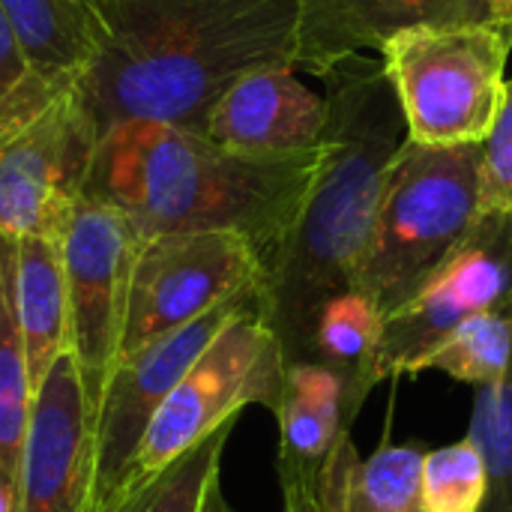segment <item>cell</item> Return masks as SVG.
<instances>
[{"label":"cell","mask_w":512,"mask_h":512,"mask_svg":"<svg viewBox=\"0 0 512 512\" xmlns=\"http://www.w3.org/2000/svg\"><path fill=\"white\" fill-rule=\"evenodd\" d=\"M102 36L75 75L102 138L123 123L204 135L219 96L261 66H294V0H96Z\"/></svg>","instance_id":"obj_1"},{"label":"cell","mask_w":512,"mask_h":512,"mask_svg":"<svg viewBox=\"0 0 512 512\" xmlns=\"http://www.w3.org/2000/svg\"><path fill=\"white\" fill-rule=\"evenodd\" d=\"M324 156L294 228L267 264V321L285 363L306 360L318 309L351 291L363 267L384 177L408 141L381 60L354 54L324 75Z\"/></svg>","instance_id":"obj_2"},{"label":"cell","mask_w":512,"mask_h":512,"mask_svg":"<svg viewBox=\"0 0 512 512\" xmlns=\"http://www.w3.org/2000/svg\"><path fill=\"white\" fill-rule=\"evenodd\" d=\"M324 141L294 153H240L168 123H123L96 144L84 195L126 213L141 240L234 231L264 270L294 228L321 168Z\"/></svg>","instance_id":"obj_3"},{"label":"cell","mask_w":512,"mask_h":512,"mask_svg":"<svg viewBox=\"0 0 512 512\" xmlns=\"http://www.w3.org/2000/svg\"><path fill=\"white\" fill-rule=\"evenodd\" d=\"M483 213V144L405 141L378 201L354 291L387 318L465 243Z\"/></svg>","instance_id":"obj_4"},{"label":"cell","mask_w":512,"mask_h":512,"mask_svg":"<svg viewBox=\"0 0 512 512\" xmlns=\"http://www.w3.org/2000/svg\"><path fill=\"white\" fill-rule=\"evenodd\" d=\"M285 378L282 345L267 321V291L255 297L183 372L147 423L114 492L93 512H120L177 456L237 423L246 405L276 411Z\"/></svg>","instance_id":"obj_5"},{"label":"cell","mask_w":512,"mask_h":512,"mask_svg":"<svg viewBox=\"0 0 512 512\" xmlns=\"http://www.w3.org/2000/svg\"><path fill=\"white\" fill-rule=\"evenodd\" d=\"M512 27L498 21L417 24L378 54L408 138L429 147L483 144L504 102Z\"/></svg>","instance_id":"obj_6"},{"label":"cell","mask_w":512,"mask_h":512,"mask_svg":"<svg viewBox=\"0 0 512 512\" xmlns=\"http://www.w3.org/2000/svg\"><path fill=\"white\" fill-rule=\"evenodd\" d=\"M75 75H27L0 99V234H63L96 153Z\"/></svg>","instance_id":"obj_7"},{"label":"cell","mask_w":512,"mask_h":512,"mask_svg":"<svg viewBox=\"0 0 512 512\" xmlns=\"http://www.w3.org/2000/svg\"><path fill=\"white\" fill-rule=\"evenodd\" d=\"M264 279L258 249L234 231H174L141 240L129 276L120 360Z\"/></svg>","instance_id":"obj_8"},{"label":"cell","mask_w":512,"mask_h":512,"mask_svg":"<svg viewBox=\"0 0 512 512\" xmlns=\"http://www.w3.org/2000/svg\"><path fill=\"white\" fill-rule=\"evenodd\" d=\"M141 237L114 204L81 195L63 234L66 348L75 357L90 411L117 369L126 321L129 276Z\"/></svg>","instance_id":"obj_9"},{"label":"cell","mask_w":512,"mask_h":512,"mask_svg":"<svg viewBox=\"0 0 512 512\" xmlns=\"http://www.w3.org/2000/svg\"><path fill=\"white\" fill-rule=\"evenodd\" d=\"M512 297V210H483L465 243L429 282L384 318L375 381L417 375V366L462 324Z\"/></svg>","instance_id":"obj_10"},{"label":"cell","mask_w":512,"mask_h":512,"mask_svg":"<svg viewBox=\"0 0 512 512\" xmlns=\"http://www.w3.org/2000/svg\"><path fill=\"white\" fill-rule=\"evenodd\" d=\"M264 294V282L252 285L231 300L213 306L201 318L183 324L174 333L150 342L132 357L120 360L93 414V507H102L114 492L129 456L135 453L156 408L183 378V372L201 357V351L219 336V330L237 318L255 297Z\"/></svg>","instance_id":"obj_11"},{"label":"cell","mask_w":512,"mask_h":512,"mask_svg":"<svg viewBox=\"0 0 512 512\" xmlns=\"http://www.w3.org/2000/svg\"><path fill=\"white\" fill-rule=\"evenodd\" d=\"M93 474V411L66 348L33 390L12 512H90Z\"/></svg>","instance_id":"obj_12"},{"label":"cell","mask_w":512,"mask_h":512,"mask_svg":"<svg viewBox=\"0 0 512 512\" xmlns=\"http://www.w3.org/2000/svg\"><path fill=\"white\" fill-rule=\"evenodd\" d=\"M294 69L324 78L336 63L381 51L399 30L417 24L492 21L483 0H294Z\"/></svg>","instance_id":"obj_13"},{"label":"cell","mask_w":512,"mask_h":512,"mask_svg":"<svg viewBox=\"0 0 512 512\" xmlns=\"http://www.w3.org/2000/svg\"><path fill=\"white\" fill-rule=\"evenodd\" d=\"M327 99L294 66H261L237 78L210 108L204 135L240 153H294L321 144Z\"/></svg>","instance_id":"obj_14"},{"label":"cell","mask_w":512,"mask_h":512,"mask_svg":"<svg viewBox=\"0 0 512 512\" xmlns=\"http://www.w3.org/2000/svg\"><path fill=\"white\" fill-rule=\"evenodd\" d=\"M273 414L279 423V483L294 480L318 486L321 471L357 420L348 405L345 381L312 360L285 363Z\"/></svg>","instance_id":"obj_15"},{"label":"cell","mask_w":512,"mask_h":512,"mask_svg":"<svg viewBox=\"0 0 512 512\" xmlns=\"http://www.w3.org/2000/svg\"><path fill=\"white\" fill-rule=\"evenodd\" d=\"M423 459L420 447H381L363 459L348 435L321 471L318 507L321 512H426Z\"/></svg>","instance_id":"obj_16"},{"label":"cell","mask_w":512,"mask_h":512,"mask_svg":"<svg viewBox=\"0 0 512 512\" xmlns=\"http://www.w3.org/2000/svg\"><path fill=\"white\" fill-rule=\"evenodd\" d=\"M15 312L36 390L66 351V282L57 237H15Z\"/></svg>","instance_id":"obj_17"},{"label":"cell","mask_w":512,"mask_h":512,"mask_svg":"<svg viewBox=\"0 0 512 512\" xmlns=\"http://www.w3.org/2000/svg\"><path fill=\"white\" fill-rule=\"evenodd\" d=\"M0 6L39 78L78 75L99 45L102 24L90 0H0Z\"/></svg>","instance_id":"obj_18"},{"label":"cell","mask_w":512,"mask_h":512,"mask_svg":"<svg viewBox=\"0 0 512 512\" xmlns=\"http://www.w3.org/2000/svg\"><path fill=\"white\" fill-rule=\"evenodd\" d=\"M381 336H384V315L375 309L369 297H363L354 288L330 297L312 321L306 360L333 369L345 381L348 405L354 417L360 414L372 387H378L375 357H378Z\"/></svg>","instance_id":"obj_19"},{"label":"cell","mask_w":512,"mask_h":512,"mask_svg":"<svg viewBox=\"0 0 512 512\" xmlns=\"http://www.w3.org/2000/svg\"><path fill=\"white\" fill-rule=\"evenodd\" d=\"M30 405L33 387L15 312V237L0 234V512L15 510L18 456Z\"/></svg>","instance_id":"obj_20"},{"label":"cell","mask_w":512,"mask_h":512,"mask_svg":"<svg viewBox=\"0 0 512 512\" xmlns=\"http://www.w3.org/2000/svg\"><path fill=\"white\" fill-rule=\"evenodd\" d=\"M512 357V297L501 306L471 318L450 333L420 366V372H444L456 381L483 387L504 375Z\"/></svg>","instance_id":"obj_21"},{"label":"cell","mask_w":512,"mask_h":512,"mask_svg":"<svg viewBox=\"0 0 512 512\" xmlns=\"http://www.w3.org/2000/svg\"><path fill=\"white\" fill-rule=\"evenodd\" d=\"M468 441L480 450L489 477L480 512H512V357L498 381L477 387Z\"/></svg>","instance_id":"obj_22"},{"label":"cell","mask_w":512,"mask_h":512,"mask_svg":"<svg viewBox=\"0 0 512 512\" xmlns=\"http://www.w3.org/2000/svg\"><path fill=\"white\" fill-rule=\"evenodd\" d=\"M234 423L207 435L201 444L177 456L156 480H150L120 512H201L210 489L219 483V462Z\"/></svg>","instance_id":"obj_23"},{"label":"cell","mask_w":512,"mask_h":512,"mask_svg":"<svg viewBox=\"0 0 512 512\" xmlns=\"http://www.w3.org/2000/svg\"><path fill=\"white\" fill-rule=\"evenodd\" d=\"M420 489L426 512H480L489 489L480 450L465 438L426 453Z\"/></svg>","instance_id":"obj_24"},{"label":"cell","mask_w":512,"mask_h":512,"mask_svg":"<svg viewBox=\"0 0 512 512\" xmlns=\"http://www.w3.org/2000/svg\"><path fill=\"white\" fill-rule=\"evenodd\" d=\"M483 210H512V78L492 132L483 141Z\"/></svg>","instance_id":"obj_25"},{"label":"cell","mask_w":512,"mask_h":512,"mask_svg":"<svg viewBox=\"0 0 512 512\" xmlns=\"http://www.w3.org/2000/svg\"><path fill=\"white\" fill-rule=\"evenodd\" d=\"M27 75H30L27 57H24L18 36L6 18V9L0 6V99L9 96Z\"/></svg>","instance_id":"obj_26"},{"label":"cell","mask_w":512,"mask_h":512,"mask_svg":"<svg viewBox=\"0 0 512 512\" xmlns=\"http://www.w3.org/2000/svg\"><path fill=\"white\" fill-rule=\"evenodd\" d=\"M282 498H285L282 512H321V507H318V486H312V483L285 480L282 483Z\"/></svg>","instance_id":"obj_27"},{"label":"cell","mask_w":512,"mask_h":512,"mask_svg":"<svg viewBox=\"0 0 512 512\" xmlns=\"http://www.w3.org/2000/svg\"><path fill=\"white\" fill-rule=\"evenodd\" d=\"M483 3H486L492 21L512 27V0H483Z\"/></svg>","instance_id":"obj_28"},{"label":"cell","mask_w":512,"mask_h":512,"mask_svg":"<svg viewBox=\"0 0 512 512\" xmlns=\"http://www.w3.org/2000/svg\"><path fill=\"white\" fill-rule=\"evenodd\" d=\"M201 512H231L228 510V504H225V498H222V489H219V483L210 489V495H207V501H204V510Z\"/></svg>","instance_id":"obj_29"},{"label":"cell","mask_w":512,"mask_h":512,"mask_svg":"<svg viewBox=\"0 0 512 512\" xmlns=\"http://www.w3.org/2000/svg\"><path fill=\"white\" fill-rule=\"evenodd\" d=\"M90 3H93V6H96V0H90Z\"/></svg>","instance_id":"obj_30"}]
</instances>
